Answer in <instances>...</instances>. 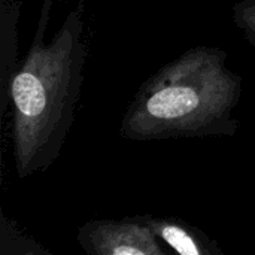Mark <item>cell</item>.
Masks as SVG:
<instances>
[{
  "mask_svg": "<svg viewBox=\"0 0 255 255\" xmlns=\"http://www.w3.org/2000/svg\"><path fill=\"white\" fill-rule=\"evenodd\" d=\"M52 0H43L31 45L9 87L10 142L19 179L49 169L75 121L88 57L85 7L70 9L46 40Z\"/></svg>",
  "mask_w": 255,
  "mask_h": 255,
  "instance_id": "6da1fadb",
  "label": "cell"
},
{
  "mask_svg": "<svg viewBox=\"0 0 255 255\" xmlns=\"http://www.w3.org/2000/svg\"><path fill=\"white\" fill-rule=\"evenodd\" d=\"M242 84L227 51L190 48L142 82L121 120L120 136L131 142L235 137L241 121L233 112Z\"/></svg>",
  "mask_w": 255,
  "mask_h": 255,
  "instance_id": "7a4b0ae2",
  "label": "cell"
},
{
  "mask_svg": "<svg viewBox=\"0 0 255 255\" xmlns=\"http://www.w3.org/2000/svg\"><path fill=\"white\" fill-rule=\"evenodd\" d=\"M76 241L88 255L170 254L142 215L90 220L79 227Z\"/></svg>",
  "mask_w": 255,
  "mask_h": 255,
  "instance_id": "3957f363",
  "label": "cell"
},
{
  "mask_svg": "<svg viewBox=\"0 0 255 255\" xmlns=\"http://www.w3.org/2000/svg\"><path fill=\"white\" fill-rule=\"evenodd\" d=\"M170 253L181 255H223L220 244L199 227L175 217L142 215Z\"/></svg>",
  "mask_w": 255,
  "mask_h": 255,
  "instance_id": "277c9868",
  "label": "cell"
},
{
  "mask_svg": "<svg viewBox=\"0 0 255 255\" xmlns=\"http://www.w3.org/2000/svg\"><path fill=\"white\" fill-rule=\"evenodd\" d=\"M19 0H0V115L9 108V87L18 67V19Z\"/></svg>",
  "mask_w": 255,
  "mask_h": 255,
  "instance_id": "5b68a950",
  "label": "cell"
},
{
  "mask_svg": "<svg viewBox=\"0 0 255 255\" xmlns=\"http://www.w3.org/2000/svg\"><path fill=\"white\" fill-rule=\"evenodd\" d=\"M0 254L1 255H51V250L27 235L13 218L0 214Z\"/></svg>",
  "mask_w": 255,
  "mask_h": 255,
  "instance_id": "8992f818",
  "label": "cell"
},
{
  "mask_svg": "<svg viewBox=\"0 0 255 255\" xmlns=\"http://www.w3.org/2000/svg\"><path fill=\"white\" fill-rule=\"evenodd\" d=\"M232 13L236 27L255 46V0H238L232 7Z\"/></svg>",
  "mask_w": 255,
  "mask_h": 255,
  "instance_id": "52a82bcc",
  "label": "cell"
}]
</instances>
